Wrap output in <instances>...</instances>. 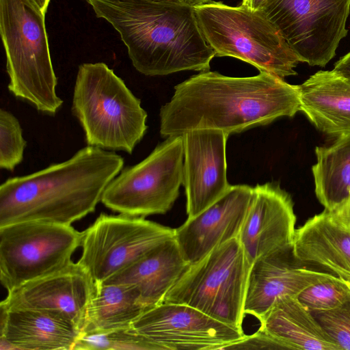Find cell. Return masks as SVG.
<instances>
[{"label":"cell","instance_id":"1","mask_svg":"<svg viewBox=\"0 0 350 350\" xmlns=\"http://www.w3.org/2000/svg\"><path fill=\"white\" fill-rule=\"evenodd\" d=\"M301 111L298 85L267 72L246 77L203 71L174 87L160 109L163 137L200 129L228 135L267 125Z\"/></svg>","mask_w":350,"mask_h":350},{"label":"cell","instance_id":"2","mask_svg":"<svg viewBox=\"0 0 350 350\" xmlns=\"http://www.w3.org/2000/svg\"><path fill=\"white\" fill-rule=\"evenodd\" d=\"M123 157L87 146L70 159L0 186V227L22 221L71 225L95 211Z\"/></svg>","mask_w":350,"mask_h":350},{"label":"cell","instance_id":"3","mask_svg":"<svg viewBox=\"0 0 350 350\" xmlns=\"http://www.w3.org/2000/svg\"><path fill=\"white\" fill-rule=\"evenodd\" d=\"M120 35L135 68L147 76L208 71L215 52L194 7L151 0H86Z\"/></svg>","mask_w":350,"mask_h":350},{"label":"cell","instance_id":"4","mask_svg":"<svg viewBox=\"0 0 350 350\" xmlns=\"http://www.w3.org/2000/svg\"><path fill=\"white\" fill-rule=\"evenodd\" d=\"M71 110L88 146L132 154L148 129L141 100L103 62L79 66Z\"/></svg>","mask_w":350,"mask_h":350},{"label":"cell","instance_id":"5","mask_svg":"<svg viewBox=\"0 0 350 350\" xmlns=\"http://www.w3.org/2000/svg\"><path fill=\"white\" fill-rule=\"evenodd\" d=\"M44 13L32 0H0V31L6 55L8 88L41 113L63 104L56 92Z\"/></svg>","mask_w":350,"mask_h":350},{"label":"cell","instance_id":"6","mask_svg":"<svg viewBox=\"0 0 350 350\" xmlns=\"http://www.w3.org/2000/svg\"><path fill=\"white\" fill-rule=\"evenodd\" d=\"M194 10L215 56L237 58L282 79L297 75L298 57L260 10L211 1Z\"/></svg>","mask_w":350,"mask_h":350},{"label":"cell","instance_id":"7","mask_svg":"<svg viewBox=\"0 0 350 350\" xmlns=\"http://www.w3.org/2000/svg\"><path fill=\"white\" fill-rule=\"evenodd\" d=\"M249 270L240 241L234 238L189 265L163 303L185 304L243 329Z\"/></svg>","mask_w":350,"mask_h":350},{"label":"cell","instance_id":"8","mask_svg":"<svg viewBox=\"0 0 350 350\" xmlns=\"http://www.w3.org/2000/svg\"><path fill=\"white\" fill-rule=\"evenodd\" d=\"M183 135L170 136L137 164L123 168L105 189L101 202L120 214H165L183 181Z\"/></svg>","mask_w":350,"mask_h":350},{"label":"cell","instance_id":"9","mask_svg":"<svg viewBox=\"0 0 350 350\" xmlns=\"http://www.w3.org/2000/svg\"><path fill=\"white\" fill-rule=\"evenodd\" d=\"M82 232L71 225L22 221L0 227V281L8 292L71 262Z\"/></svg>","mask_w":350,"mask_h":350},{"label":"cell","instance_id":"10","mask_svg":"<svg viewBox=\"0 0 350 350\" xmlns=\"http://www.w3.org/2000/svg\"><path fill=\"white\" fill-rule=\"evenodd\" d=\"M259 10L299 62L323 67L347 33L350 0H265Z\"/></svg>","mask_w":350,"mask_h":350},{"label":"cell","instance_id":"11","mask_svg":"<svg viewBox=\"0 0 350 350\" xmlns=\"http://www.w3.org/2000/svg\"><path fill=\"white\" fill-rule=\"evenodd\" d=\"M174 237V229L142 217L100 214L82 232L78 262L102 284Z\"/></svg>","mask_w":350,"mask_h":350},{"label":"cell","instance_id":"12","mask_svg":"<svg viewBox=\"0 0 350 350\" xmlns=\"http://www.w3.org/2000/svg\"><path fill=\"white\" fill-rule=\"evenodd\" d=\"M131 327L164 350H222L246 335L195 308L172 303L147 310Z\"/></svg>","mask_w":350,"mask_h":350},{"label":"cell","instance_id":"13","mask_svg":"<svg viewBox=\"0 0 350 350\" xmlns=\"http://www.w3.org/2000/svg\"><path fill=\"white\" fill-rule=\"evenodd\" d=\"M94 290L89 272L79 262L72 261L53 273L8 292L0 307L51 312L70 322L83 334Z\"/></svg>","mask_w":350,"mask_h":350},{"label":"cell","instance_id":"14","mask_svg":"<svg viewBox=\"0 0 350 350\" xmlns=\"http://www.w3.org/2000/svg\"><path fill=\"white\" fill-rule=\"evenodd\" d=\"M183 185L186 211L191 218L207 208L230 189L226 157L228 135L219 129H200L185 133Z\"/></svg>","mask_w":350,"mask_h":350},{"label":"cell","instance_id":"15","mask_svg":"<svg viewBox=\"0 0 350 350\" xmlns=\"http://www.w3.org/2000/svg\"><path fill=\"white\" fill-rule=\"evenodd\" d=\"M334 276L303 264L295 256L293 244L268 252L257 258L250 268L245 314L260 320L279 299L297 297L308 287Z\"/></svg>","mask_w":350,"mask_h":350},{"label":"cell","instance_id":"16","mask_svg":"<svg viewBox=\"0 0 350 350\" xmlns=\"http://www.w3.org/2000/svg\"><path fill=\"white\" fill-rule=\"evenodd\" d=\"M254 187L231 185L218 200L174 229V239L185 261L193 264L217 246L238 238Z\"/></svg>","mask_w":350,"mask_h":350},{"label":"cell","instance_id":"17","mask_svg":"<svg viewBox=\"0 0 350 350\" xmlns=\"http://www.w3.org/2000/svg\"><path fill=\"white\" fill-rule=\"evenodd\" d=\"M296 220L293 200L278 183L254 187L238 236L250 268L259 256L293 244Z\"/></svg>","mask_w":350,"mask_h":350},{"label":"cell","instance_id":"18","mask_svg":"<svg viewBox=\"0 0 350 350\" xmlns=\"http://www.w3.org/2000/svg\"><path fill=\"white\" fill-rule=\"evenodd\" d=\"M293 250L305 265L350 283V230L336 222L327 210L296 229Z\"/></svg>","mask_w":350,"mask_h":350},{"label":"cell","instance_id":"19","mask_svg":"<svg viewBox=\"0 0 350 350\" xmlns=\"http://www.w3.org/2000/svg\"><path fill=\"white\" fill-rule=\"evenodd\" d=\"M0 338L16 350H74L82 332L55 314L0 307Z\"/></svg>","mask_w":350,"mask_h":350},{"label":"cell","instance_id":"20","mask_svg":"<svg viewBox=\"0 0 350 350\" xmlns=\"http://www.w3.org/2000/svg\"><path fill=\"white\" fill-rule=\"evenodd\" d=\"M298 89L301 111L319 131L335 137L350 133V79L319 70Z\"/></svg>","mask_w":350,"mask_h":350},{"label":"cell","instance_id":"21","mask_svg":"<svg viewBox=\"0 0 350 350\" xmlns=\"http://www.w3.org/2000/svg\"><path fill=\"white\" fill-rule=\"evenodd\" d=\"M188 265L173 238L159 244L103 283L135 286L148 310L163 303Z\"/></svg>","mask_w":350,"mask_h":350},{"label":"cell","instance_id":"22","mask_svg":"<svg viewBox=\"0 0 350 350\" xmlns=\"http://www.w3.org/2000/svg\"><path fill=\"white\" fill-rule=\"evenodd\" d=\"M259 321L260 329L288 349L340 350L297 296L277 300Z\"/></svg>","mask_w":350,"mask_h":350},{"label":"cell","instance_id":"23","mask_svg":"<svg viewBox=\"0 0 350 350\" xmlns=\"http://www.w3.org/2000/svg\"><path fill=\"white\" fill-rule=\"evenodd\" d=\"M146 311L135 286L95 284L83 334L129 328Z\"/></svg>","mask_w":350,"mask_h":350},{"label":"cell","instance_id":"24","mask_svg":"<svg viewBox=\"0 0 350 350\" xmlns=\"http://www.w3.org/2000/svg\"><path fill=\"white\" fill-rule=\"evenodd\" d=\"M312 167L314 192L325 209L331 211L350 198V133L329 146L315 148Z\"/></svg>","mask_w":350,"mask_h":350},{"label":"cell","instance_id":"25","mask_svg":"<svg viewBox=\"0 0 350 350\" xmlns=\"http://www.w3.org/2000/svg\"><path fill=\"white\" fill-rule=\"evenodd\" d=\"M74 350L164 349L130 327L104 332L82 334Z\"/></svg>","mask_w":350,"mask_h":350},{"label":"cell","instance_id":"26","mask_svg":"<svg viewBox=\"0 0 350 350\" xmlns=\"http://www.w3.org/2000/svg\"><path fill=\"white\" fill-rule=\"evenodd\" d=\"M297 298L311 312L332 310L350 300V284L334 276L308 287Z\"/></svg>","mask_w":350,"mask_h":350},{"label":"cell","instance_id":"27","mask_svg":"<svg viewBox=\"0 0 350 350\" xmlns=\"http://www.w3.org/2000/svg\"><path fill=\"white\" fill-rule=\"evenodd\" d=\"M27 142L18 120L10 111L0 109V167L13 171L23 160Z\"/></svg>","mask_w":350,"mask_h":350},{"label":"cell","instance_id":"28","mask_svg":"<svg viewBox=\"0 0 350 350\" xmlns=\"http://www.w3.org/2000/svg\"><path fill=\"white\" fill-rule=\"evenodd\" d=\"M311 312L340 350H350V300L332 310Z\"/></svg>","mask_w":350,"mask_h":350},{"label":"cell","instance_id":"29","mask_svg":"<svg viewBox=\"0 0 350 350\" xmlns=\"http://www.w3.org/2000/svg\"><path fill=\"white\" fill-rule=\"evenodd\" d=\"M238 349H288L280 341L268 333L258 329L252 335H245L243 338L225 346L222 350Z\"/></svg>","mask_w":350,"mask_h":350},{"label":"cell","instance_id":"30","mask_svg":"<svg viewBox=\"0 0 350 350\" xmlns=\"http://www.w3.org/2000/svg\"><path fill=\"white\" fill-rule=\"evenodd\" d=\"M327 212L336 222L350 230V198Z\"/></svg>","mask_w":350,"mask_h":350},{"label":"cell","instance_id":"31","mask_svg":"<svg viewBox=\"0 0 350 350\" xmlns=\"http://www.w3.org/2000/svg\"><path fill=\"white\" fill-rule=\"evenodd\" d=\"M333 70L339 75L350 79V52L336 62Z\"/></svg>","mask_w":350,"mask_h":350},{"label":"cell","instance_id":"32","mask_svg":"<svg viewBox=\"0 0 350 350\" xmlns=\"http://www.w3.org/2000/svg\"><path fill=\"white\" fill-rule=\"evenodd\" d=\"M157 2L174 3L183 5L196 7L208 3L211 0H151Z\"/></svg>","mask_w":350,"mask_h":350},{"label":"cell","instance_id":"33","mask_svg":"<svg viewBox=\"0 0 350 350\" xmlns=\"http://www.w3.org/2000/svg\"><path fill=\"white\" fill-rule=\"evenodd\" d=\"M265 0H242L241 4L252 10H258Z\"/></svg>","mask_w":350,"mask_h":350},{"label":"cell","instance_id":"34","mask_svg":"<svg viewBox=\"0 0 350 350\" xmlns=\"http://www.w3.org/2000/svg\"><path fill=\"white\" fill-rule=\"evenodd\" d=\"M38 7L39 8L45 13L48 5L49 4L50 0H32Z\"/></svg>","mask_w":350,"mask_h":350},{"label":"cell","instance_id":"35","mask_svg":"<svg viewBox=\"0 0 350 350\" xmlns=\"http://www.w3.org/2000/svg\"><path fill=\"white\" fill-rule=\"evenodd\" d=\"M350 284V283H349Z\"/></svg>","mask_w":350,"mask_h":350}]
</instances>
